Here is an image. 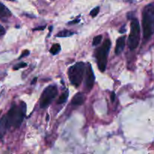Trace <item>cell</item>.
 <instances>
[{"instance_id":"obj_1","label":"cell","mask_w":154,"mask_h":154,"mask_svg":"<svg viewBox=\"0 0 154 154\" xmlns=\"http://www.w3.org/2000/svg\"><path fill=\"white\" fill-rule=\"evenodd\" d=\"M26 106L24 102H20V105H13L7 114H5L8 125L10 129L11 127L18 128L22 123L25 117Z\"/></svg>"},{"instance_id":"obj_2","label":"cell","mask_w":154,"mask_h":154,"mask_svg":"<svg viewBox=\"0 0 154 154\" xmlns=\"http://www.w3.org/2000/svg\"><path fill=\"white\" fill-rule=\"evenodd\" d=\"M142 26L144 38L147 41L154 34V2L144 7L142 13Z\"/></svg>"},{"instance_id":"obj_3","label":"cell","mask_w":154,"mask_h":154,"mask_svg":"<svg viewBox=\"0 0 154 154\" xmlns=\"http://www.w3.org/2000/svg\"><path fill=\"white\" fill-rule=\"evenodd\" d=\"M85 72V63L79 62L71 66L69 69V78L71 84L78 87L81 85Z\"/></svg>"},{"instance_id":"obj_4","label":"cell","mask_w":154,"mask_h":154,"mask_svg":"<svg viewBox=\"0 0 154 154\" xmlns=\"http://www.w3.org/2000/svg\"><path fill=\"white\" fill-rule=\"evenodd\" d=\"M111 41L107 38L104 42L102 47L98 48L96 52V60H97L98 66H99V70L102 72H105L107 66V61H108V52L111 48Z\"/></svg>"},{"instance_id":"obj_5","label":"cell","mask_w":154,"mask_h":154,"mask_svg":"<svg viewBox=\"0 0 154 154\" xmlns=\"http://www.w3.org/2000/svg\"><path fill=\"white\" fill-rule=\"evenodd\" d=\"M140 24L138 20L133 18L131 21V31L128 39V45L131 50H134L138 47L140 40Z\"/></svg>"},{"instance_id":"obj_6","label":"cell","mask_w":154,"mask_h":154,"mask_svg":"<svg viewBox=\"0 0 154 154\" xmlns=\"http://www.w3.org/2000/svg\"><path fill=\"white\" fill-rule=\"evenodd\" d=\"M58 90L57 87L54 85L48 86L42 93L40 99V107L42 108H46L52 102L57 96Z\"/></svg>"},{"instance_id":"obj_7","label":"cell","mask_w":154,"mask_h":154,"mask_svg":"<svg viewBox=\"0 0 154 154\" xmlns=\"http://www.w3.org/2000/svg\"><path fill=\"white\" fill-rule=\"evenodd\" d=\"M95 81V76L93 74V69L90 65V63H88L87 67V72H86V87L87 90L90 91L92 90L93 85H94Z\"/></svg>"},{"instance_id":"obj_8","label":"cell","mask_w":154,"mask_h":154,"mask_svg":"<svg viewBox=\"0 0 154 154\" xmlns=\"http://www.w3.org/2000/svg\"><path fill=\"white\" fill-rule=\"evenodd\" d=\"M125 42H126V37L125 36H122V37L119 38L117 41V44H116L115 48V54L119 55L123 52V49L125 48Z\"/></svg>"},{"instance_id":"obj_9","label":"cell","mask_w":154,"mask_h":154,"mask_svg":"<svg viewBox=\"0 0 154 154\" xmlns=\"http://www.w3.org/2000/svg\"><path fill=\"white\" fill-rule=\"evenodd\" d=\"M86 100V96L84 93H78L75 95L72 100V104L73 105H81L84 103Z\"/></svg>"},{"instance_id":"obj_10","label":"cell","mask_w":154,"mask_h":154,"mask_svg":"<svg viewBox=\"0 0 154 154\" xmlns=\"http://www.w3.org/2000/svg\"><path fill=\"white\" fill-rule=\"evenodd\" d=\"M11 16V13L5 5L0 2V18L6 19Z\"/></svg>"},{"instance_id":"obj_11","label":"cell","mask_w":154,"mask_h":154,"mask_svg":"<svg viewBox=\"0 0 154 154\" xmlns=\"http://www.w3.org/2000/svg\"><path fill=\"white\" fill-rule=\"evenodd\" d=\"M68 97H69V90H66V92L63 93L61 96L59 98L58 101H57V103L58 104H63L64 102H66Z\"/></svg>"},{"instance_id":"obj_12","label":"cell","mask_w":154,"mask_h":154,"mask_svg":"<svg viewBox=\"0 0 154 154\" xmlns=\"http://www.w3.org/2000/svg\"><path fill=\"white\" fill-rule=\"evenodd\" d=\"M60 50H61L60 45H59V44H54V45H53V46L51 47V50H50V52H51V54H53V55H57V54L60 52Z\"/></svg>"},{"instance_id":"obj_13","label":"cell","mask_w":154,"mask_h":154,"mask_svg":"<svg viewBox=\"0 0 154 154\" xmlns=\"http://www.w3.org/2000/svg\"><path fill=\"white\" fill-rule=\"evenodd\" d=\"M72 35H74V32L69 31V30H63V31L60 32L57 35V37H61V38H66V37H69V36H72Z\"/></svg>"},{"instance_id":"obj_14","label":"cell","mask_w":154,"mask_h":154,"mask_svg":"<svg viewBox=\"0 0 154 154\" xmlns=\"http://www.w3.org/2000/svg\"><path fill=\"white\" fill-rule=\"evenodd\" d=\"M102 36L100 35L94 37V38H93V46H97V45H99V44L101 43V42H102Z\"/></svg>"},{"instance_id":"obj_15","label":"cell","mask_w":154,"mask_h":154,"mask_svg":"<svg viewBox=\"0 0 154 154\" xmlns=\"http://www.w3.org/2000/svg\"><path fill=\"white\" fill-rule=\"evenodd\" d=\"M99 12V7H96L95 8H93V10L90 11V15H91L93 17H95L96 16H97Z\"/></svg>"},{"instance_id":"obj_16","label":"cell","mask_w":154,"mask_h":154,"mask_svg":"<svg viewBox=\"0 0 154 154\" xmlns=\"http://www.w3.org/2000/svg\"><path fill=\"white\" fill-rule=\"evenodd\" d=\"M26 66H27L26 63H19V64H17L16 66L14 67V70H18V69H20V68H24V67H26Z\"/></svg>"},{"instance_id":"obj_17","label":"cell","mask_w":154,"mask_h":154,"mask_svg":"<svg viewBox=\"0 0 154 154\" xmlns=\"http://www.w3.org/2000/svg\"><path fill=\"white\" fill-rule=\"evenodd\" d=\"M5 33V29L2 25H0V36H2Z\"/></svg>"},{"instance_id":"obj_18","label":"cell","mask_w":154,"mask_h":154,"mask_svg":"<svg viewBox=\"0 0 154 154\" xmlns=\"http://www.w3.org/2000/svg\"><path fill=\"white\" fill-rule=\"evenodd\" d=\"M29 54V51H24V52L22 54V55H21L20 57V59L23 58V57H26V56H28Z\"/></svg>"},{"instance_id":"obj_19","label":"cell","mask_w":154,"mask_h":154,"mask_svg":"<svg viewBox=\"0 0 154 154\" xmlns=\"http://www.w3.org/2000/svg\"><path fill=\"white\" fill-rule=\"evenodd\" d=\"M114 100H115V93H111V101L114 102Z\"/></svg>"},{"instance_id":"obj_20","label":"cell","mask_w":154,"mask_h":154,"mask_svg":"<svg viewBox=\"0 0 154 154\" xmlns=\"http://www.w3.org/2000/svg\"><path fill=\"white\" fill-rule=\"evenodd\" d=\"M45 26H40V27H38V28H35V29L34 30H41V29H45Z\"/></svg>"},{"instance_id":"obj_21","label":"cell","mask_w":154,"mask_h":154,"mask_svg":"<svg viewBox=\"0 0 154 154\" xmlns=\"http://www.w3.org/2000/svg\"><path fill=\"white\" fill-rule=\"evenodd\" d=\"M80 21V20H75L74 21H72L71 23H69V24H73V23H78Z\"/></svg>"},{"instance_id":"obj_22","label":"cell","mask_w":154,"mask_h":154,"mask_svg":"<svg viewBox=\"0 0 154 154\" xmlns=\"http://www.w3.org/2000/svg\"><path fill=\"white\" fill-rule=\"evenodd\" d=\"M36 80H37V78H34V79H33V81H32V84H34L35 81H36Z\"/></svg>"},{"instance_id":"obj_23","label":"cell","mask_w":154,"mask_h":154,"mask_svg":"<svg viewBox=\"0 0 154 154\" xmlns=\"http://www.w3.org/2000/svg\"><path fill=\"white\" fill-rule=\"evenodd\" d=\"M8 1H14V0H8Z\"/></svg>"}]
</instances>
